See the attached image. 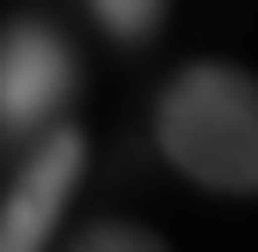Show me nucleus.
<instances>
[{
    "label": "nucleus",
    "instance_id": "4",
    "mask_svg": "<svg viewBox=\"0 0 258 252\" xmlns=\"http://www.w3.org/2000/svg\"><path fill=\"white\" fill-rule=\"evenodd\" d=\"M86 7L99 13V25L117 31V37H148L160 25V7H166V0H86Z\"/></svg>",
    "mask_w": 258,
    "mask_h": 252
},
{
    "label": "nucleus",
    "instance_id": "5",
    "mask_svg": "<svg viewBox=\"0 0 258 252\" xmlns=\"http://www.w3.org/2000/svg\"><path fill=\"white\" fill-rule=\"evenodd\" d=\"M74 252H166V246L142 228H92L86 240H74Z\"/></svg>",
    "mask_w": 258,
    "mask_h": 252
},
{
    "label": "nucleus",
    "instance_id": "2",
    "mask_svg": "<svg viewBox=\"0 0 258 252\" xmlns=\"http://www.w3.org/2000/svg\"><path fill=\"white\" fill-rule=\"evenodd\" d=\"M80 166H86V142L74 130H55L37 142V154L25 160V172L7 191V209H0V252H43Z\"/></svg>",
    "mask_w": 258,
    "mask_h": 252
},
{
    "label": "nucleus",
    "instance_id": "1",
    "mask_svg": "<svg viewBox=\"0 0 258 252\" xmlns=\"http://www.w3.org/2000/svg\"><path fill=\"white\" fill-rule=\"evenodd\" d=\"M160 148L209 191H258V80L184 68L160 99Z\"/></svg>",
    "mask_w": 258,
    "mask_h": 252
},
{
    "label": "nucleus",
    "instance_id": "3",
    "mask_svg": "<svg viewBox=\"0 0 258 252\" xmlns=\"http://www.w3.org/2000/svg\"><path fill=\"white\" fill-rule=\"evenodd\" d=\"M74 86V55L49 25H13L0 55V117L7 130L43 123Z\"/></svg>",
    "mask_w": 258,
    "mask_h": 252
}]
</instances>
